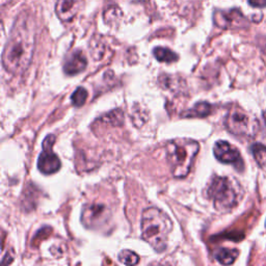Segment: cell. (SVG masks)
<instances>
[{
    "label": "cell",
    "instance_id": "cell-1",
    "mask_svg": "<svg viewBox=\"0 0 266 266\" xmlns=\"http://www.w3.org/2000/svg\"><path fill=\"white\" fill-rule=\"evenodd\" d=\"M36 35L35 19L28 12L21 13L2 52V66L8 73L21 75L29 68L36 48Z\"/></svg>",
    "mask_w": 266,
    "mask_h": 266
},
{
    "label": "cell",
    "instance_id": "cell-2",
    "mask_svg": "<svg viewBox=\"0 0 266 266\" xmlns=\"http://www.w3.org/2000/svg\"><path fill=\"white\" fill-rule=\"evenodd\" d=\"M173 229L171 218L162 210L151 207L142 212L141 236L142 239L157 253H162L168 247L169 235Z\"/></svg>",
    "mask_w": 266,
    "mask_h": 266
},
{
    "label": "cell",
    "instance_id": "cell-3",
    "mask_svg": "<svg viewBox=\"0 0 266 266\" xmlns=\"http://www.w3.org/2000/svg\"><path fill=\"white\" fill-rule=\"evenodd\" d=\"M199 142L188 138L173 139L166 145V159L176 178H184L193 168L199 152Z\"/></svg>",
    "mask_w": 266,
    "mask_h": 266
},
{
    "label": "cell",
    "instance_id": "cell-4",
    "mask_svg": "<svg viewBox=\"0 0 266 266\" xmlns=\"http://www.w3.org/2000/svg\"><path fill=\"white\" fill-rule=\"evenodd\" d=\"M237 184L228 177L215 176L207 187V197L212 200L214 207L220 211L235 207L238 203Z\"/></svg>",
    "mask_w": 266,
    "mask_h": 266
},
{
    "label": "cell",
    "instance_id": "cell-5",
    "mask_svg": "<svg viewBox=\"0 0 266 266\" xmlns=\"http://www.w3.org/2000/svg\"><path fill=\"white\" fill-rule=\"evenodd\" d=\"M226 128L235 135H255L257 121L239 109H232L225 119Z\"/></svg>",
    "mask_w": 266,
    "mask_h": 266
},
{
    "label": "cell",
    "instance_id": "cell-6",
    "mask_svg": "<svg viewBox=\"0 0 266 266\" xmlns=\"http://www.w3.org/2000/svg\"><path fill=\"white\" fill-rule=\"evenodd\" d=\"M55 141L54 135H48L43 141L44 151L40 154L38 159V168L40 172L45 175H52L59 172L62 162L59 156L52 151V146Z\"/></svg>",
    "mask_w": 266,
    "mask_h": 266
},
{
    "label": "cell",
    "instance_id": "cell-7",
    "mask_svg": "<svg viewBox=\"0 0 266 266\" xmlns=\"http://www.w3.org/2000/svg\"><path fill=\"white\" fill-rule=\"evenodd\" d=\"M110 212L106 206L102 204H91L82 210L81 220L85 227L90 229H99L108 223Z\"/></svg>",
    "mask_w": 266,
    "mask_h": 266
},
{
    "label": "cell",
    "instance_id": "cell-8",
    "mask_svg": "<svg viewBox=\"0 0 266 266\" xmlns=\"http://www.w3.org/2000/svg\"><path fill=\"white\" fill-rule=\"evenodd\" d=\"M213 153L216 159L220 162L234 164L236 168L237 166L242 165V160L239 151L225 140H219L215 143L213 148Z\"/></svg>",
    "mask_w": 266,
    "mask_h": 266
},
{
    "label": "cell",
    "instance_id": "cell-9",
    "mask_svg": "<svg viewBox=\"0 0 266 266\" xmlns=\"http://www.w3.org/2000/svg\"><path fill=\"white\" fill-rule=\"evenodd\" d=\"M214 23L221 28H234L243 27L246 25L247 19L242 16L240 10L231 9L229 12H221L217 10L213 16Z\"/></svg>",
    "mask_w": 266,
    "mask_h": 266
},
{
    "label": "cell",
    "instance_id": "cell-10",
    "mask_svg": "<svg viewBox=\"0 0 266 266\" xmlns=\"http://www.w3.org/2000/svg\"><path fill=\"white\" fill-rule=\"evenodd\" d=\"M84 0H58L55 12L63 22H71L82 7Z\"/></svg>",
    "mask_w": 266,
    "mask_h": 266
},
{
    "label": "cell",
    "instance_id": "cell-11",
    "mask_svg": "<svg viewBox=\"0 0 266 266\" xmlns=\"http://www.w3.org/2000/svg\"><path fill=\"white\" fill-rule=\"evenodd\" d=\"M87 60L81 50H75L66 58L64 64V72L66 75H77L85 70Z\"/></svg>",
    "mask_w": 266,
    "mask_h": 266
},
{
    "label": "cell",
    "instance_id": "cell-12",
    "mask_svg": "<svg viewBox=\"0 0 266 266\" xmlns=\"http://www.w3.org/2000/svg\"><path fill=\"white\" fill-rule=\"evenodd\" d=\"M239 255V252L236 249H219L215 253V259L224 265H230L235 262Z\"/></svg>",
    "mask_w": 266,
    "mask_h": 266
},
{
    "label": "cell",
    "instance_id": "cell-13",
    "mask_svg": "<svg viewBox=\"0 0 266 266\" xmlns=\"http://www.w3.org/2000/svg\"><path fill=\"white\" fill-rule=\"evenodd\" d=\"M153 54L155 59L161 63H174L176 61H178V54L165 47L154 48Z\"/></svg>",
    "mask_w": 266,
    "mask_h": 266
},
{
    "label": "cell",
    "instance_id": "cell-14",
    "mask_svg": "<svg viewBox=\"0 0 266 266\" xmlns=\"http://www.w3.org/2000/svg\"><path fill=\"white\" fill-rule=\"evenodd\" d=\"M211 113H212V106L206 102H202L196 104L192 109L187 110L184 115L188 118H199V117L205 118Z\"/></svg>",
    "mask_w": 266,
    "mask_h": 266
},
{
    "label": "cell",
    "instance_id": "cell-15",
    "mask_svg": "<svg viewBox=\"0 0 266 266\" xmlns=\"http://www.w3.org/2000/svg\"><path fill=\"white\" fill-rule=\"evenodd\" d=\"M253 155L255 160L260 166H266V146L262 145V143H255L252 147Z\"/></svg>",
    "mask_w": 266,
    "mask_h": 266
},
{
    "label": "cell",
    "instance_id": "cell-16",
    "mask_svg": "<svg viewBox=\"0 0 266 266\" xmlns=\"http://www.w3.org/2000/svg\"><path fill=\"white\" fill-rule=\"evenodd\" d=\"M87 92L85 88L79 86L77 87L76 90L74 91V93L71 96V100H72V104L75 107H81L83 106V104L85 103L86 99H87Z\"/></svg>",
    "mask_w": 266,
    "mask_h": 266
},
{
    "label": "cell",
    "instance_id": "cell-17",
    "mask_svg": "<svg viewBox=\"0 0 266 266\" xmlns=\"http://www.w3.org/2000/svg\"><path fill=\"white\" fill-rule=\"evenodd\" d=\"M119 260L125 265H135L139 262V257L134 252L124 250L119 254Z\"/></svg>",
    "mask_w": 266,
    "mask_h": 266
},
{
    "label": "cell",
    "instance_id": "cell-18",
    "mask_svg": "<svg viewBox=\"0 0 266 266\" xmlns=\"http://www.w3.org/2000/svg\"><path fill=\"white\" fill-rule=\"evenodd\" d=\"M104 52H105V47H104L103 42L99 40V41H93L91 43V53L96 61L101 60Z\"/></svg>",
    "mask_w": 266,
    "mask_h": 266
},
{
    "label": "cell",
    "instance_id": "cell-19",
    "mask_svg": "<svg viewBox=\"0 0 266 266\" xmlns=\"http://www.w3.org/2000/svg\"><path fill=\"white\" fill-rule=\"evenodd\" d=\"M249 3L253 7H265L266 6V0H249Z\"/></svg>",
    "mask_w": 266,
    "mask_h": 266
},
{
    "label": "cell",
    "instance_id": "cell-20",
    "mask_svg": "<svg viewBox=\"0 0 266 266\" xmlns=\"http://www.w3.org/2000/svg\"><path fill=\"white\" fill-rule=\"evenodd\" d=\"M263 119H264V122H265V124H266V110L263 113Z\"/></svg>",
    "mask_w": 266,
    "mask_h": 266
}]
</instances>
